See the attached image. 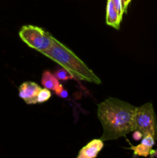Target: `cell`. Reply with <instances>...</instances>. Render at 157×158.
Wrapping results in <instances>:
<instances>
[{"instance_id": "cell-1", "label": "cell", "mask_w": 157, "mask_h": 158, "mask_svg": "<svg viewBox=\"0 0 157 158\" xmlns=\"http://www.w3.org/2000/svg\"><path fill=\"white\" fill-rule=\"evenodd\" d=\"M97 117L103 127L102 140H116L135 130L136 106L119 99L109 97L97 106Z\"/></svg>"}, {"instance_id": "cell-2", "label": "cell", "mask_w": 157, "mask_h": 158, "mask_svg": "<svg viewBox=\"0 0 157 158\" xmlns=\"http://www.w3.org/2000/svg\"><path fill=\"white\" fill-rule=\"evenodd\" d=\"M42 54L67 69L75 77L76 80L89 82L95 84L102 83L101 80L81 59L55 37L51 47Z\"/></svg>"}, {"instance_id": "cell-3", "label": "cell", "mask_w": 157, "mask_h": 158, "mask_svg": "<svg viewBox=\"0 0 157 158\" xmlns=\"http://www.w3.org/2000/svg\"><path fill=\"white\" fill-rule=\"evenodd\" d=\"M18 35L27 46L41 53L48 50L53 43L54 36L49 32L44 30L42 28L32 25L22 26Z\"/></svg>"}, {"instance_id": "cell-4", "label": "cell", "mask_w": 157, "mask_h": 158, "mask_svg": "<svg viewBox=\"0 0 157 158\" xmlns=\"http://www.w3.org/2000/svg\"><path fill=\"white\" fill-rule=\"evenodd\" d=\"M135 130L143 134V137L151 135L157 140V120L153 105L146 103L136 107L135 114Z\"/></svg>"}, {"instance_id": "cell-5", "label": "cell", "mask_w": 157, "mask_h": 158, "mask_svg": "<svg viewBox=\"0 0 157 158\" xmlns=\"http://www.w3.org/2000/svg\"><path fill=\"white\" fill-rule=\"evenodd\" d=\"M42 88L32 81L24 82L18 88V96L22 99L27 104L37 103V95Z\"/></svg>"}, {"instance_id": "cell-6", "label": "cell", "mask_w": 157, "mask_h": 158, "mask_svg": "<svg viewBox=\"0 0 157 158\" xmlns=\"http://www.w3.org/2000/svg\"><path fill=\"white\" fill-rule=\"evenodd\" d=\"M103 147H104L103 140H102L101 139H94L80 150L78 154L77 155V158L96 157Z\"/></svg>"}, {"instance_id": "cell-7", "label": "cell", "mask_w": 157, "mask_h": 158, "mask_svg": "<svg viewBox=\"0 0 157 158\" xmlns=\"http://www.w3.org/2000/svg\"><path fill=\"white\" fill-rule=\"evenodd\" d=\"M155 138L151 135L143 137L141 143L137 146H132L129 149L133 151L134 154L143 157H147L152 152V148L155 144Z\"/></svg>"}, {"instance_id": "cell-8", "label": "cell", "mask_w": 157, "mask_h": 158, "mask_svg": "<svg viewBox=\"0 0 157 158\" xmlns=\"http://www.w3.org/2000/svg\"><path fill=\"white\" fill-rule=\"evenodd\" d=\"M122 20L114 6L112 0H107L106 5V24L109 26H112L115 29H119L120 23Z\"/></svg>"}, {"instance_id": "cell-9", "label": "cell", "mask_w": 157, "mask_h": 158, "mask_svg": "<svg viewBox=\"0 0 157 158\" xmlns=\"http://www.w3.org/2000/svg\"><path fill=\"white\" fill-rule=\"evenodd\" d=\"M41 83L43 87L49 90H53L54 92H56L62 85L61 83H59L58 79L49 70H46L43 73L42 76Z\"/></svg>"}, {"instance_id": "cell-10", "label": "cell", "mask_w": 157, "mask_h": 158, "mask_svg": "<svg viewBox=\"0 0 157 158\" xmlns=\"http://www.w3.org/2000/svg\"><path fill=\"white\" fill-rule=\"evenodd\" d=\"M54 76L58 80H62V81H67L69 80H76L72 73L69 72L67 69H64L63 67L59 68L54 73Z\"/></svg>"}, {"instance_id": "cell-11", "label": "cell", "mask_w": 157, "mask_h": 158, "mask_svg": "<svg viewBox=\"0 0 157 158\" xmlns=\"http://www.w3.org/2000/svg\"><path fill=\"white\" fill-rule=\"evenodd\" d=\"M51 97V92L49 89L44 88L41 89L37 95V103H42L49 100Z\"/></svg>"}, {"instance_id": "cell-12", "label": "cell", "mask_w": 157, "mask_h": 158, "mask_svg": "<svg viewBox=\"0 0 157 158\" xmlns=\"http://www.w3.org/2000/svg\"><path fill=\"white\" fill-rule=\"evenodd\" d=\"M112 2H113L114 6H115V9H116L120 19H123V14L126 13V11H125V9H124V6H123V0H112Z\"/></svg>"}, {"instance_id": "cell-13", "label": "cell", "mask_w": 157, "mask_h": 158, "mask_svg": "<svg viewBox=\"0 0 157 158\" xmlns=\"http://www.w3.org/2000/svg\"><path fill=\"white\" fill-rule=\"evenodd\" d=\"M143 134H142L139 131H138V130H135V131H133L132 138H133L135 140H141V139L143 138Z\"/></svg>"}, {"instance_id": "cell-14", "label": "cell", "mask_w": 157, "mask_h": 158, "mask_svg": "<svg viewBox=\"0 0 157 158\" xmlns=\"http://www.w3.org/2000/svg\"><path fill=\"white\" fill-rule=\"evenodd\" d=\"M56 96H58V97H61V98H67L68 96H69V94H68L66 89H65L64 88H62V89H61V91H60Z\"/></svg>"}, {"instance_id": "cell-15", "label": "cell", "mask_w": 157, "mask_h": 158, "mask_svg": "<svg viewBox=\"0 0 157 158\" xmlns=\"http://www.w3.org/2000/svg\"><path fill=\"white\" fill-rule=\"evenodd\" d=\"M132 0H123V6H124V9L125 11H126V13L127 12V8L129 6V3Z\"/></svg>"}]
</instances>
